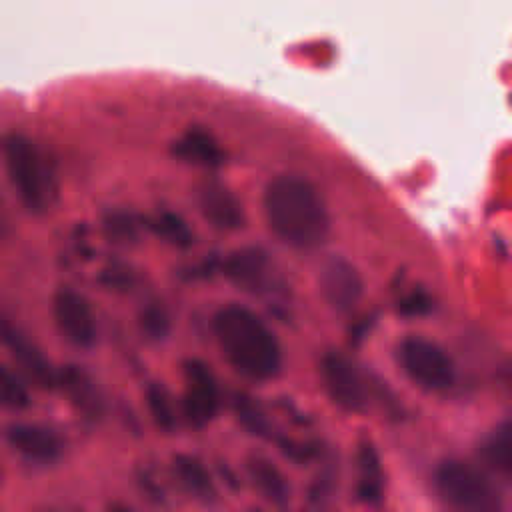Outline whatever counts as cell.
Returning a JSON list of instances; mask_svg holds the SVG:
<instances>
[{"label": "cell", "instance_id": "1", "mask_svg": "<svg viewBox=\"0 0 512 512\" xmlns=\"http://www.w3.org/2000/svg\"><path fill=\"white\" fill-rule=\"evenodd\" d=\"M268 228L288 246L310 250L330 232L328 206L318 186L300 172L274 174L262 192Z\"/></svg>", "mask_w": 512, "mask_h": 512}, {"label": "cell", "instance_id": "2", "mask_svg": "<svg viewBox=\"0 0 512 512\" xmlns=\"http://www.w3.org/2000/svg\"><path fill=\"white\" fill-rule=\"evenodd\" d=\"M212 330L222 356L240 376L264 382L280 374V340L250 306L240 302L220 306L212 318Z\"/></svg>", "mask_w": 512, "mask_h": 512}, {"label": "cell", "instance_id": "3", "mask_svg": "<svg viewBox=\"0 0 512 512\" xmlns=\"http://www.w3.org/2000/svg\"><path fill=\"white\" fill-rule=\"evenodd\" d=\"M4 162L20 204L30 214H46L56 202L58 184L42 148L24 134H10L4 142Z\"/></svg>", "mask_w": 512, "mask_h": 512}, {"label": "cell", "instance_id": "4", "mask_svg": "<svg viewBox=\"0 0 512 512\" xmlns=\"http://www.w3.org/2000/svg\"><path fill=\"white\" fill-rule=\"evenodd\" d=\"M436 490L450 512H504L498 488L480 470L460 460L438 466Z\"/></svg>", "mask_w": 512, "mask_h": 512}, {"label": "cell", "instance_id": "5", "mask_svg": "<svg viewBox=\"0 0 512 512\" xmlns=\"http://www.w3.org/2000/svg\"><path fill=\"white\" fill-rule=\"evenodd\" d=\"M402 372L426 390H446L454 384V362L448 352L422 334H408L396 346Z\"/></svg>", "mask_w": 512, "mask_h": 512}, {"label": "cell", "instance_id": "6", "mask_svg": "<svg viewBox=\"0 0 512 512\" xmlns=\"http://www.w3.org/2000/svg\"><path fill=\"white\" fill-rule=\"evenodd\" d=\"M52 314L60 334L76 348H92L98 340L94 310L84 294L74 288H60L52 300Z\"/></svg>", "mask_w": 512, "mask_h": 512}, {"label": "cell", "instance_id": "7", "mask_svg": "<svg viewBox=\"0 0 512 512\" xmlns=\"http://www.w3.org/2000/svg\"><path fill=\"white\" fill-rule=\"evenodd\" d=\"M184 382V416L192 426L202 428L218 410V384L214 372L200 358H190L184 364Z\"/></svg>", "mask_w": 512, "mask_h": 512}, {"label": "cell", "instance_id": "8", "mask_svg": "<svg viewBox=\"0 0 512 512\" xmlns=\"http://www.w3.org/2000/svg\"><path fill=\"white\" fill-rule=\"evenodd\" d=\"M320 374L324 388L334 404L348 412H362L366 404V394L362 380L352 366V362L336 350H328L320 362Z\"/></svg>", "mask_w": 512, "mask_h": 512}, {"label": "cell", "instance_id": "9", "mask_svg": "<svg viewBox=\"0 0 512 512\" xmlns=\"http://www.w3.org/2000/svg\"><path fill=\"white\" fill-rule=\"evenodd\" d=\"M320 288L334 310L348 312L360 300L364 284L358 268L348 258L330 256L320 272Z\"/></svg>", "mask_w": 512, "mask_h": 512}, {"label": "cell", "instance_id": "10", "mask_svg": "<svg viewBox=\"0 0 512 512\" xmlns=\"http://www.w3.org/2000/svg\"><path fill=\"white\" fill-rule=\"evenodd\" d=\"M202 216L220 230H238L246 224V210L238 194L220 180H204L198 186Z\"/></svg>", "mask_w": 512, "mask_h": 512}, {"label": "cell", "instance_id": "11", "mask_svg": "<svg viewBox=\"0 0 512 512\" xmlns=\"http://www.w3.org/2000/svg\"><path fill=\"white\" fill-rule=\"evenodd\" d=\"M6 438L20 454L42 464L58 460L64 450L60 434L42 424H12Z\"/></svg>", "mask_w": 512, "mask_h": 512}, {"label": "cell", "instance_id": "12", "mask_svg": "<svg viewBox=\"0 0 512 512\" xmlns=\"http://www.w3.org/2000/svg\"><path fill=\"white\" fill-rule=\"evenodd\" d=\"M172 154L184 162H192L206 168H218L226 160V150L216 136L204 126H188L172 140Z\"/></svg>", "mask_w": 512, "mask_h": 512}, {"label": "cell", "instance_id": "13", "mask_svg": "<svg viewBox=\"0 0 512 512\" xmlns=\"http://www.w3.org/2000/svg\"><path fill=\"white\" fill-rule=\"evenodd\" d=\"M0 346H4L12 356L24 366V370L42 386H52L56 382L54 370L50 368L44 354L12 324L0 320Z\"/></svg>", "mask_w": 512, "mask_h": 512}, {"label": "cell", "instance_id": "14", "mask_svg": "<svg viewBox=\"0 0 512 512\" xmlns=\"http://www.w3.org/2000/svg\"><path fill=\"white\" fill-rule=\"evenodd\" d=\"M268 268V254L262 248L254 246L234 250L224 262V272L228 274V278L246 290L262 288L268 276Z\"/></svg>", "mask_w": 512, "mask_h": 512}, {"label": "cell", "instance_id": "15", "mask_svg": "<svg viewBox=\"0 0 512 512\" xmlns=\"http://www.w3.org/2000/svg\"><path fill=\"white\" fill-rule=\"evenodd\" d=\"M248 476L254 488L272 504L286 506L290 500V484L282 472L266 458L254 456L248 460Z\"/></svg>", "mask_w": 512, "mask_h": 512}, {"label": "cell", "instance_id": "16", "mask_svg": "<svg viewBox=\"0 0 512 512\" xmlns=\"http://www.w3.org/2000/svg\"><path fill=\"white\" fill-rule=\"evenodd\" d=\"M172 468H174L178 482L192 496H196L200 500H212L216 496L214 482L198 458L188 456V454H176L172 460Z\"/></svg>", "mask_w": 512, "mask_h": 512}, {"label": "cell", "instance_id": "17", "mask_svg": "<svg viewBox=\"0 0 512 512\" xmlns=\"http://www.w3.org/2000/svg\"><path fill=\"white\" fill-rule=\"evenodd\" d=\"M358 466H360V482L358 496L366 502H376L382 496V468L378 460V452L372 442H362L358 448Z\"/></svg>", "mask_w": 512, "mask_h": 512}, {"label": "cell", "instance_id": "18", "mask_svg": "<svg viewBox=\"0 0 512 512\" xmlns=\"http://www.w3.org/2000/svg\"><path fill=\"white\" fill-rule=\"evenodd\" d=\"M484 460L500 474L510 476L512 468V426L504 422L484 444Z\"/></svg>", "mask_w": 512, "mask_h": 512}, {"label": "cell", "instance_id": "19", "mask_svg": "<svg viewBox=\"0 0 512 512\" xmlns=\"http://www.w3.org/2000/svg\"><path fill=\"white\" fill-rule=\"evenodd\" d=\"M30 406V390L16 370L0 360V408L24 410Z\"/></svg>", "mask_w": 512, "mask_h": 512}, {"label": "cell", "instance_id": "20", "mask_svg": "<svg viewBox=\"0 0 512 512\" xmlns=\"http://www.w3.org/2000/svg\"><path fill=\"white\" fill-rule=\"evenodd\" d=\"M146 404L148 410L152 414L154 424L164 430V432H172L176 428V414H174V404H172V396L166 390V386L162 382H150L146 388Z\"/></svg>", "mask_w": 512, "mask_h": 512}, {"label": "cell", "instance_id": "21", "mask_svg": "<svg viewBox=\"0 0 512 512\" xmlns=\"http://www.w3.org/2000/svg\"><path fill=\"white\" fill-rule=\"evenodd\" d=\"M152 228L158 236H162L164 240H168L170 244L174 246H180V248H186L194 242V232L192 228L188 226V222L176 214V212H170V210H164V212H158L154 218H152Z\"/></svg>", "mask_w": 512, "mask_h": 512}, {"label": "cell", "instance_id": "22", "mask_svg": "<svg viewBox=\"0 0 512 512\" xmlns=\"http://www.w3.org/2000/svg\"><path fill=\"white\" fill-rule=\"evenodd\" d=\"M140 324L144 328V332L150 338H164L168 328H170V320L168 314L162 306L158 304H150L148 308H144L142 316H140Z\"/></svg>", "mask_w": 512, "mask_h": 512}, {"label": "cell", "instance_id": "23", "mask_svg": "<svg viewBox=\"0 0 512 512\" xmlns=\"http://www.w3.org/2000/svg\"><path fill=\"white\" fill-rule=\"evenodd\" d=\"M432 310V296L424 288H416L410 294H406L402 300H398V312L402 316H424Z\"/></svg>", "mask_w": 512, "mask_h": 512}, {"label": "cell", "instance_id": "24", "mask_svg": "<svg viewBox=\"0 0 512 512\" xmlns=\"http://www.w3.org/2000/svg\"><path fill=\"white\" fill-rule=\"evenodd\" d=\"M236 412H238V418L242 420V424L252 430L254 434H264L266 432V420L264 416L254 408V404L250 402V398H238L236 402Z\"/></svg>", "mask_w": 512, "mask_h": 512}, {"label": "cell", "instance_id": "25", "mask_svg": "<svg viewBox=\"0 0 512 512\" xmlns=\"http://www.w3.org/2000/svg\"><path fill=\"white\" fill-rule=\"evenodd\" d=\"M106 228L112 230V234H120V236H130L136 230V224L132 222L130 214L126 212H112L106 218Z\"/></svg>", "mask_w": 512, "mask_h": 512}, {"label": "cell", "instance_id": "26", "mask_svg": "<svg viewBox=\"0 0 512 512\" xmlns=\"http://www.w3.org/2000/svg\"><path fill=\"white\" fill-rule=\"evenodd\" d=\"M110 512H132V510H128V508H124V506H112Z\"/></svg>", "mask_w": 512, "mask_h": 512}, {"label": "cell", "instance_id": "27", "mask_svg": "<svg viewBox=\"0 0 512 512\" xmlns=\"http://www.w3.org/2000/svg\"><path fill=\"white\" fill-rule=\"evenodd\" d=\"M4 230V218H2V206H0V234Z\"/></svg>", "mask_w": 512, "mask_h": 512}]
</instances>
